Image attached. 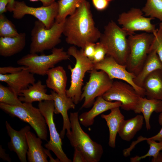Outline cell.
<instances>
[{
	"label": "cell",
	"instance_id": "ffe728a7",
	"mask_svg": "<svg viewBox=\"0 0 162 162\" xmlns=\"http://www.w3.org/2000/svg\"><path fill=\"white\" fill-rule=\"evenodd\" d=\"M142 87L147 98L162 100V70H156L148 75Z\"/></svg>",
	"mask_w": 162,
	"mask_h": 162
},
{
	"label": "cell",
	"instance_id": "7bdbcfd3",
	"mask_svg": "<svg viewBox=\"0 0 162 162\" xmlns=\"http://www.w3.org/2000/svg\"><path fill=\"white\" fill-rule=\"evenodd\" d=\"M45 152L47 155L48 157H49L50 159V162H60L59 160L57 158L56 159H54L52 157L50 152V150L46 148L45 149Z\"/></svg>",
	"mask_w": 162,
	"mask_h": 162
},
{
	"label": "cell",
	"instance_id": "74e56055",
	"mask_svg": "<svg viewBox=\"0 0 162 162\" xmlns=\"http://www.w3.org/2000/svg\"><path fill=\"white\" fill-rule=\"evenodd\" d=\"M26 67L23 66L18 67L11 66L1 67L0 68V74H11L19 72Z\"/></svg>",
	"mask_w": 162,
	"mask_h": 162
},
{
	"label": "cell",
	"instance_id": "ee69618b",
	"mask_svg": "<svg viewBox=\"0 0 162 162\" xmlns=\"http://www.w3.org/2000/svg\"><path fill=\"white\" fill-rule=\"evenodd\" d=\"M151 162H162V152H160L155 158H152Z\"/></svg>",
	"mask_w": 162,
	"mask_h": 162
},
{
	"label": "cell",
	"instance_id": "b9f144b4",
	"mask_svg": "<svg viewBox=\"0 0 162 162\" xmlns=\"http://www.w3.org/2000/svg\"><path fill=\"white\" fill-rule=\"evenodd\" d=\"M0 157L3 160L8 162H11V159L8 154L5 153V150L2 148V146H0Z\"/></svg>",
	"mask_w": 162,
	"mask_h": 162
},
{
	"label": "cell",
	"instance_id": "7402d4cb",
	"mask_svg": "<svg viewBox=\"0 0 162 162\" xmlns=\"http://www.w3.org/2000/svg\"><path fill=\"white\" fill-rule=\"evenodd\" d=\"M46 85L48 88L59 94H66L67 77L63 67H54L47 72Z\"/></svg>",
	"mask_w": 162,
	"mask_h": 162
},
{
	"label": "cell",
	"instance_id": "1f68e13d",
	"mask_svg": "<svg viewBox=\"0 0 162 162\" xmlns=\"http://www.w3.org/2000/svg\"><path fill=\"white\" fill-rule=\"evenodd\" d=\"M146 140L149 146V149L147 153L142 156H136L131 158L130 159V162H139L141 160L147 157H152V158H155L160 151H162V140L158 142L150 139H148Z\"/></svg>",
	"mask_w": 162,
	"mask_h": 162
},
{
	"label": "cell",
	"instance_id": "836d02e7",
	"mask_svg": "<svg viewBox=\"0 0 162 162\" xmlns=\"http://www.w3.org/2000/svg\"><path fill=\"white\" fill-rule=\"evenodd\" d=\"M106 55V51L102 44L99 42L95 43V51L93 60V64L99 62L103 61Z\"/></svg>",
	"mask_w": 162,
	"mask_h": 162
},
{
	"label": "cell",
	"instance_id": "d6a6232c",
	"mask_svg": "<svg viewBox=\"0 0 162 162\" xmlns=\"http://www.w3.org/2000/svg\"><path fill=\"white\" fill-rule=\"evenodd\" d=\"M153 34L154 38L150 48L155 50L162 63V22L159 24L158 28Z\"/></svg>",
	"mask_w": 162,
	"mask_h": 162
},
{
	"label": "cell",
	"instance_id": "6da1fadb",
	"mask_svg": "<svg viewBox=\"0 0 162 162\" xmlns=\"http://www.w3.org/2000/svg\"><path fill=\"white\" fill-rule=\"evenodd\" d=\"M90 7L85 1L65 19L63 34L68 44L83 49L87 44L99 39L101 33L95 26Z\"/></svg>",
	"mask_w": 162,
	"mask_h": 162
},
{
	"label": "cell",
	"instance_id": "8d00e7d4",
	"mask_svg": "<svg viewBox=\"0 0 162 162\" xmlns=\"http://www.w3.org/2000/svg\"><path fill=\"white\" fill-rule=\"evenodd\" d=\"M96 43H90L87 44L83 50L84 54L90 60L92 61L95 51Z\"/></svg>",
	"mask_w": 162,
	"mask_h": 162
},
{
	"label": "cell",
	"instance_id": "ba28073f",
	"mask_svg": "<svg viewBox=\"0 0 162 162\" xmlns=\"http://www.w3.org/2000/svg\"><path fill=\"white\" fill-rule=\"evenodd\" d=\"M51 53L38 55L37 53L28 54L19 59L17 62L19 65L28 68L30 72L39 75H46L47 71L55 67L58 63L69 59L70 56L64 51L63 47L54 48Z\"/></svg>",
	"mask_w": 162,
	"mask_h": 162
},
{
	"label": "cell",
	"instance_id": "d590c367",
	"mask_svg": "<svg viewBox=\"0 0 162 162\" xmlns=\"http://www.w3.org/2000/svg\"><path fill=\"white\" fill-rule=\"evenodd\" d=\"M113 0H91L94 8L98 11L106 10Z\"/></svg>",
	"mask_w": 162,
	"mask_h": 162
},
{
	"label": "cell",
	"instance_id": "83f0119b",
	"mask_svg": "<svg viewBox=\"0 0 162 162\" xmlns=\"http://www.w3.org/2000/svg\"><path fill=\"white\" fill-rule=\"evenodd\" d=\"M86 0H59L58 15L55 22L60 23L64 21L68 16L72 14L77 8Z\"/></svg>",
	"mask_w": 162,
	"mask_h": 162
},
{
	"label": "cell",
	"instance_id": "8992f818",
	"mask_svg": "<svg viewBox=\"0 0 162 162\" xmlns=\"http://www.w3.org/2000/svg\"><path fill=\"white\" fill-rule=\"evenodd\" d=\"M0 108L13 117H16L28 123L33 128L38 136L47 140V125L45 119L39 109L32 103L24 102L22 105L12 106L0 103Z\"/></svg>",
	"mask_w": 162,
	"mask_h": 162
},
{
	"label": "cell",
	"instance_id": "9a60e30c",
	"mask_svg": "<svg viewBox=\"0 0 162 162\" xmlns=\"http://www.w3.org/2000/svg\"><path fill=\"white\" fill-rule=\"evenodd\" d=\"M5 126L10 138L8 143V148L16 153L21 162H27L28 145L26 135L30 131V127L26 125L17 131L13 128L7 121L5 122Z\"/></svg>",
	"mask_w": 162,
	"mask_h": 162
},
{
	"label": "cell",
	"instance_id": "4316f807",
	"mask_svg": "<svg viewBox=\"0 0 162 162\" xmlns=\"http://www.w3.org/2000/svg\"><path fill=\"white\" fill-rule=\"evenodd\" d=\"M144 119L143 116L139 115L128 120L124 119L121 124L118 132L119 136L124 140L130 141L141 129Z\"/></svg>",
	"mask_w": 162,
	"mask_h": 162
},
{
	"label": "cell",
	"instance_id": "7c38bea8",
	"mask_svg": "<svg viewBox=\"0 0 162 162\" xmlns=\"http://www.w3.org/2000/svg\"><path fill=\"white\" fill-rule=\"evenodd\" d=\"M106 100L121 103V109L134 111L140 96L130 84L122 81H113L110 88L102 96Z\"/></svg>",
	"mask_w": 162,
	"mask_h": 162
},
{
	"label": "cell",
	"instance_id": "44dd1931",
	"mask_svg": "<svg viewBox=\"0 0 162 162\" xmlns=\"http://www.w3.org/2000/svg\"><path fill=\"white\" fill-rule=\"evenodd\" d=\"M46 85L42 84L41 80H38L22 90L19 95V98L22 102L31 103L52 100L51 94L46 93Z\"/></svg>",
	"mask_w": 162,
	"mask_h": 162
},
{
	"label": "cell",
	"instance_id": "4fadbf2b",
	"mask_svg": "<svg viewBox=\"0 0 162 162\" xmlns=\"http://www.w3.org/2000/svg\"><path fill=\"white\" fill-rule=\"evenodd\" d=\"M143 13L140 8H132L127 12L120 14L117 21L129 35L134 34V32L137 31L153 34L157 29L155 25L151 22L154 19L145 17Z\"/></svg>",
	"mask_w": 162,
	"mask_h": 162
},
{
	"label": "cell",
	"instance_id": "d6986e66",
	"mask_svg": "<svg viewBox=\"0 0 162 162\" xmlns=\"http://www.w3.org/2000/svg\"><path fill=\"white\" fill-rule=\"evenodd\" d=\"M26 38L24 32L14 37H0V55L10 57L21 52L26 46Z\"/></svg>",
	"mask_w": 162,
	"mask_h": 162
},
{
	"label": "cell",
	"instance_id": "f35d334b",
	"mask_svg": "<svg viewBox=\"0 0 162 162\" xmlns=\"http://www.w3.org/2000/svg\"><path fill=\"white\" fill-rule=\"evenodd\" d=\"M74 148V152L72 162H86L85 159L82 153L77 148Z\"/></svg>",
	"mask_w": 162,
	"mask_h": 162
},
{
	"label": "cell",
	"instance_id": "5b68a950",
	"mask_svg": "<svg viewBox=\"0 0 162 162\" xmlns=\"http://www.w3.org/2000/svg\"><path fill=\"white\" fill-rule=\"evenodd\" d=\"M65 20L60 23L55 22L49 29L40 21H35L31 32L29 53H37L52 50L59 44L61 41Z\"/></svg>",
	"mask_w": 162,
	"mask_h": 162
},
{
	"label": "cell",
	"instance_id": "cb8c5ba5",
	"mask_svg": "<svg viewBox=\"0 0 162 162\" xmlns=\"http://www.w3.org/2000/svg\"><path fill=\"white\" fill-rule=\"evenodd\" d=\"M28 150L27 153L29 162H48L45 149L42 146V139L30 131L26 134Z\"/></svg>",
	"mask_w": 162,
	"mask_h": 162
},
{
	"label": "cell",
	"instance_id": "30bf717a",
	"mask_svg": "<svg viewBox=\"0 0 162 162\" xmlns=\"http://www.w3.org/2000/svg\"><path fill=\"white\" fill-rule=\"evenodd\" d=\"M38 107L44 117L48 127L50 140L44 145L45 147L52 151L61 162H71L64 152L60 134L56 129L54 121V106L53 100L39 102Z\"/></svg>",
	"mask_w": 162,
	"mask_h": 162
},
{
	"label": "cell",
	"instance_id": "277c9868",
	"mask_svg": "<svg viewBox=\"0 0 162 162\" xmlns=\"http://www.w3.org/2000/svg\"><path fill=\"white\" fill-rule=\"evenodd\" d=\"M67 52L70 56L75 58L76 63L73 68L70 65L68 66L71 74L70 85L66 90V94L76 105L81 101L82 87L86 73L94 69V64L91 60L84 55L82 49L78 50L76 46H72L68 48Z\"/></svg>",
	"mask_w": 162,
	"mask_h": 162
},
{
	"label": "cell",
	"instance_id": "ac0fdd59",
	"mask_svg": "<svg viewBox=\"0 0 162 162\" xmlns=\"http://www.w3.org/2000/svg\"><path fill=\"white\" fill-rule=\"evenodd\" d=\"M93 106L90 110L83 112L79 116L80 124L86 127L93 125L95 118L100 114L113 108L121 107V103L117 101H108L102 96H100L96 98Z\"/></svg>",
	"mask_w": 162,
	"mask_h": 162
},
{
	"label": "cell",
	"instance_id": "9c48e42d",
	"mask_svg": "<svg viewBox=\"0 0 162 162\" xmlns=\"http://www.w3.org/2000/svg\"><path fill=\"white\" fill-rule=\"evenodd\" d=\"M7 11L13 13L12 16L15 19H20L25 15H30L42 22L48 29L54 23L58 15V5L55 2L50 5L38 7H33L27 5L23 1H15L8 4Z\"/></svg>",
	"mask_w": 162,
	"mask_h": 162
},
{
	"label": "cell",
	"instance_id": "f1b7e54d",
	"mask_svg": "<svg viewBox=\"0 0 162 162\" xmlns=\"http://www.w3.org/2000/svg\"><path fill=\"white\" fill-rule=\"evenodd\" d=\"M142 10L145 16L157 18L162 22V0H147Z\"/></svg>",
	"mask_w": 162,
	"mask_h": 162
},
{
	"label": "cell",
	"instance_id": "7a4b0ae2",
	"mask_svg": "<svg viewBox=\"0 0 162 162\" xmlns=\"http://www.w3.org/2000/svg\"><path fill=\"white\" fill-rule=\"evenodd\" d=\"M129 35L113 20L109 22L99 39V42L106 51V56L112 57L120 64L126 65L129 50L127 38Z\"/></svg>",
	"mask_w": 162,
	"mask_h": 162
},
{
	"label": "cell",
	"instance_id": "d4e9b609",
	"mask_svg": "<svg viewBox=\"0 0 162 162\" xmlns=\"http://www.w3.org/2000/svg\"><path fill=\"white\" fill-rule=\"evenodd\" d=\"M119 107L110 110V113L107 115L101 114V117L106 121L109 131L108 145L112 148L116 147V140L122 122L124 119Z\"/></svg>",
	"mask_w": 162,
	"mask_h": 162
},
{
	"label": "cell",
	"instance_id": "60d3db41",
	"mask_svg": "<svg viewBox=\"0 0 162 162\" xmlns=\"http://www.w3.org/2000/svg\"><path fill=\"white\" fill-rule=\"evenodd\" d=\"M32 2L40 1L42 4L43 6H48L56 2V0H29ZM15 0H9L8 4H10L13 2Z\"/></svg>",
	"mask_w": 162,
	"mask_h": 162
},
{
	"label": "cell",
	"instance_id": "3957f363",
	"mask_svg": "<svg viewBox=\"0 0 162 162\" xmlns=\"http://www.w3.org/2000/svg\"><path fill=\"white\" fill-rule=\"evenodd\" d=\"M78 112H70V133L66 136L71 145L79 150L83 155L86 162H98L103 153L101 145L93 141L82 128Z\"/></svg>",
	"mask_w": 162,
	"mask_h": 162
},
{
	"label": "cell",
	"instance_id": "f546056e",
	"mask_svg": "<svg viewBox=\"0 0 162 162\" xmlns=\"http://www.w3.org/2000/svg\"><path fill=\"white\" fill-rule=\"evenodd\" d=\"M0 102L12 106H20L23 103L9 87L0 84Z\"/></svg>",
	"mask_w": 162,
	"mask_h": 162
},
{
	"label": "cell",
	"instance_id": "e575fe53",
	"mask_svg": "<svg viewBox=\"0 0 162 162\" xmlns=\"http://www.w3.org/2000/svg\"><path fill=\"white\" fill-rule=\"evenodd\" d=\"M158 121L159 123L162 126V112L160 113L158 117ZM148 139L156 141H159L162 140V128L159 132L156 135L153 136L149 138H146L140 136H139L136 142L138 143L139 142L144 140Z\"/></svg>",
	"mask_w": 162,
	"mask_h": 162
},
{
	"label": "cell",
	"instance_id": "603a6c76",
	"mask_svg": "<svg viewBox=\"0 0 162 162\" xmlns=\"http://www.w3.org/2000/svg\"><path fill=\"white\" fill-rule=\"evenodd\" d=\"M136 114L142 113L147 130L150 129V119L152 113L162 112V100L148 99L140 96L137 104L134 110Z\"/></svg>",
	"mask_w": 162,
	"mask_h": 162
},
{
	"label": "cell",
	"instance_id": "ab89813d",
	"mask_svg": "<svg viewBox=\"0 0 162 162\" xmlns=\"http://www.w3.org/2000/svg\"><path fill=\"white\" fill-rule=\"evenodd\" d=\"M9 2V0H0V14L7 11V7Z\"/></svg>",
	"mask_w": 162,
	"mask_h": 162
},
{
	"label": "cell",
	"instance_id": "484cf974",
	"mask_svg": "<svg viewBox=\"0 0 162 162\" xmlns=\"http://www.w3.org/2000/svg\"><path fill=\"white\" fill-rule=\"evenodd\" d=\"M158 70H162V63L155 50L150 48L141 70L134 80V83L142 88L143 82L146 77L152 72Z\"/></svg>",
	"mask_w": 162,
	"mask_h": 162
},
{
	"label": "cell",
	"instance_id": "52a82bcc",
	"mask_svg": "<svg viewBox=\"0 0 162 162\" xmlns=\"http://www.w3.org/2000/svg\"><path fill=\"white\" fill-rule=\"evenodd\" d=\"M154 38L153 34L146 32L128 36L129 50L126 65L128 70L136 76L146 59Z\"/></svg>",
	"mask_w": 162,
	"mask_h": 162
},
{
	"label": "cell",
	"instance_id": "e0dca14e",
	"mask_svg": "<svg viewBox=\"0 0 162 162\" xmlns=\"http://www.w3.org/2000/svg\"><path fill=\"white\" fill-rule=\"evenodd\" d=\"M0 81L6 83L18 96L21 92L35 82L34 74L30 72L27 67L11 74H0Z\"/></svg>",
	"mask_w": 162,
	"mask_h": 162
},
{
	"label": "cell",
	"instance_id": "8fae6325",
	"mask_svg": "<svg viewBox=\"0 0 162 162\" xmlns=\"http://www.w3.org/2000/svg\"><path fill=\"white\" fill-rule=\"evenodd\" d=\"M88 81L84 86L81 101L84 99L82 108H88L93 106L96 98L102 96L112 86L113 82L104 71L93 69L89 71Z\"/></svg>",
	"mask_w": 162,
	"mask_h": 162
},
{
	"label": "cell",
	"instance_id": "2e32d148",
	"mask_svg": "<svg viewBox=\"0 0 162 162\" xmlns=\"http://www.w3.org/2000/svg\"><path fill=\"white\" fill-rule=\"evenodd\" d=\"M50 92L54 103V113L56 114H60L63 118V128L60 134L61 138L63 139L66 130V134H70L71 132V124L68 113V111L70 109H74L76 104L66 94H59L52 90Z\"/></svg>",
	"mask_w": 162,
	"mask_h": 162
},
{
	"label": "cell",
	"instance_id": "4dcf8cb0",
	"mask_svg": "<svg viewBox=\"0 0 162 162\" xmlns=\"http://www.w3.org/2000/svg\"><path fill=\"white\" fill-rule=\"evenodd\" d=\"M19 33L12 22L4 14H0V37H14Z\"/></svg>",
	"mask_w": 162,
	"mask_h": 162
},
{
	"label": "cell",
	"instance_id": "5bb4252c",
	"mask_svg": "<svg viewBox=\"0 0 162 162\" xmlns=\"http://www.w3.org/2000/svg\"><path fill=\"white\" fill-rule=\"evenodd\" d=\"M94 64V69L104 71L111 79H119L128 83L134 87L140 96H145L143 88L136 85L134 82L136 76L128 70L126 65L118 63L107 56L102 61Z\"/></svg>",
	"mask_w": 162,
	"mask_h": 162
}]
</instances>
